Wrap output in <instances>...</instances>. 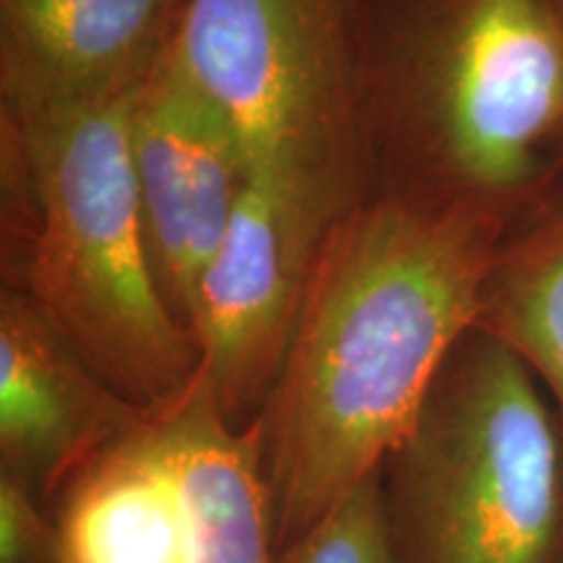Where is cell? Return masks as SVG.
Wrapping results in <instances>:
<instances>
[{"mask_svg": "<svg viewBox=\"0 0 563 563\" xmlns=\"http://www.w3.org/2000/svg\"><path fill=\"white\" fill-rule=\"evenodd\" d=\"M509 217L368 199L329 230L269 402L253 422L277 545L382 470L477 327Z\"/></svg>", "mask_w": 563, "mask_h": 563, "instance_id": "1", "label": "cell"}, {"mask_svg": "<svg viewBox=\"0 0 563 563\" xmlns=\"http://www.w3.org/2000/svg\"><path fill=\"white\" fill-rule=\"evenodd\" d=\"M371 199L511 217L563 173L553 0H347Z\"/></svg>", "mask_w": 563, "mask_h": 563, "instance_id": "2", "label": "cell"}, {"mask_svg": "<svg viewBox=\"0 0 563 563\" xmlns=\"http://www.w3.org/2000/svg\"><path fill=\"white\" fill-rule=\"evenodd\" d=\"M133 95L87 108L0 110L3 287L26 295L144 412L201 371L157 285L131 159Z\"/></svg>", "mask_w": 563, "mask_h": 563, "instance_id": "3", "label": "cell"}, {"mask_svg": "<svg viewBox=\"0 0 563 563\" xmlns=\"http://www.w3.org/2000/svg\"><path fill=\"white\" fill-rule=\"evenodd\" d=\"M397 563H548L563 532V422L517 352L473 329L382 464Z\"/></svg>", "mask_w": 563, "mask_h": 563, "instance_id": "4", "label": "cell"}, {"mask_svg": "<svg viewBox=\"0 0 563 563\" xmlns=\"http://www.w3.org/2000/svg\"><path fill=\"white\" fill-rule=\"evenodd\" d=\"M167 55L251 178L334 217L371 199L347 0H186Z\"/></svg>", "mask_w": 563, "mask_h": 563, "instance_id": "5", "label": "cell"}, {"mask_svg": "<svg viewBox=\"0 0 563 563\" xmlns=\"http://www.w3.org/2000/svg\"><path fill=\"white\" fill-rule=\"evenodd\" d=\"M63 563H277L256 428L230 426L196 378L51 506Z\"/></svg>", "mask_w": 563, "mask_h": 563, "instance_id": "6", "label": "cell"}, {"mask_svg": "<svg viewBox=\"0 0 563 563\" xmlns=\"http://www.w3.org/2000/svg\"><path fill=\"white\" fill-rule=\"evenodd\" d=\"M300 194L251 178L199 282L191 334L201 378L230 426L251 428L269 402L329 230Z\"/></svg>", "mask_w": 563, "mask_h": 563, "instance_id": "7", "label": "cell"}, {"mask_svg": "<svg viewBox=\"0 0 563 563\" xmlns=\"http://www.w3.org/2000/svg\"><path fill=\"white\" fill-rule=\"evenodd\" d=\"M131 159L157 285L191 332L199 282L228 235L251 175L235 141L170 55L133 95Z\"/></svg>", "mask_w": 563, "mask_h": 563, "instance_id": "8", "label": "cell"}, {"mask_svg": "<svg viewBox=\"0 0 563 563\" xmlns=\"http://www.w3.org/2000/svg\"><path fill=\"white\" fill-rule=\"evenodd\" d=\"M19 290H0V475L45 506L150 418Z\"/></svg>", "mask_w": 563, "mask_h": 563, "instance_id": "9", "label": "cell"}, {"mask_svg": "<svg viewBox=\"0 0 563 563\" xmlns=\"http://www.w3.org/2000/svg\"><path fill=\"white\" fill-rule=\"evenodd\" d=\"M186 0H0V110L131 95L170 51Z\"/></svg>", "mask_w": 563, "mask_h": 563, "instance_id": "10", "label": "cell"}, {"mask_svg": "<svg viewBox=\"0 0 563 563\" xmlns=\"http://www.w3.org/2000/svg\"><path fill=\"white\" fill-rule=\"evenodd\" d=\"M477 329L522 357L563 422V173L506 224Z\"/></svg>", "mask_w": 563, "mask_h": 563, "instance_id": "11", "label": "cell"}, {"mask_svg": "<svg viewBox=\"0 0 563 563\" xmlns=\"http://www.w3.org/2000/svg\"><path fill=\"white\" fill-rule=\"evenodd\" d=\"M277 563H397L384 509L382 470L292 543L282 545Z\"/></svg>", "mask_w": 563, "mask_h": 563, "instance_id": "12", "label": "cell"}, {"mask_svg": "<svg viewBox=\"0 0 563 563\" xmlns=\"http://www.w3.org/2000/svg\"><path fill=\"white\" fill-rule=\"evenodd\" d=\"M0 563H63L51 506L5 475H0Z\"/></svg>", "mask_w": 563, "mask_h": 563, "instance_id": "13", "label": "cell"}, {"mask_svg": "<svg viewBox=\"0 0 563 563\" xmlns=\"http://www.w3.org/2000/svg\"><path fill=\"white\" fill-rule=\"evenodd\" d=\"M548 563H563V532H561V538H559V545H555V551H553L551 561H548Z\"/></svg>", "mask_w": 563, "mask_h": 563, "instance_id": "14", "label": "cell"}, {"mask_svg": "<svg viewBox=\"0 0 563 563\" xmlns=\"http://www.w3.org/2000/svg\"><path fill=\"white\" fill-rule=\"evenodd\" d=\"M553 5H555V13H559V19H561V26H563V0H553Z\"/></svg>", "mask_w": 563, "mask_h": 563, "instance_id": "15", "label": "cell"}]
</instances>
